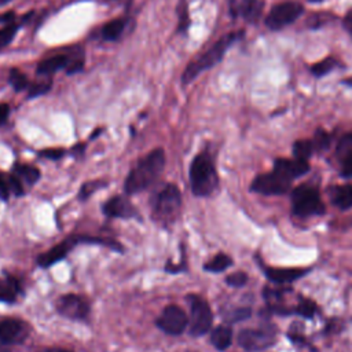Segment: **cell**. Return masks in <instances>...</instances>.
<instances>
[{
  "instance_id": "6da1fadb",
  "label": "cell",
  "mask_w": 352,
  "mask_h": 352,
  "mask_svg": "<svg viewBox=\"0 0 352 352\" xmlns=\"http://www.w3.org/2000/svg\"><path fill=\"white\" fill-rule=\"evenodd\" d=\"M165 166V151L157 147L142 157L131 169L124 184L125 196H134L149 189L161 176Z\"/></svg>"
},
{
  "instance_id": "7a4b0ae2",
  "label": "cell",
  "mask_w": 352,
  "mask_h": 352,
  "mask_svg": "<svg viewBox=\"0 0 352 352\" xmlns=\"http://www.w3.org/2000/svg\"><path fill=\"white\" fill-rule=\"evenodd\" d=\"M242 36H244V32L240 31V32H230V34L225 35L223 38H221L212 47H210L204 54H201L200 57L193 60L186 66L185 72L181 76L182 83L184 84H190L203 72L216 66L225 58V55L229 51V49L233 47V45L236 42H238Z\"/></svg>"
},
{
  "instance_id": "3957f363",
  "label": "cell",
  "mask_w": 352,
  "mask_h": 352,
  "mask_svg": "<svg viewBox=\"0 0 352 352\" xmlns=\"http://www.w3.org/2000/svg\"><path fill=\"white\" fill-rule=\"evenodd\" d=\"M190 186L196 197H210L219 186V176L210 153L197 154L190 165Z\"/></svg>"
},
{
  "instance_id": "277c9868",
  "label": "cell",
  "mask_w": 352,
  "mask_h": 352,
  "mask_svg": "<svg viewBox=\"0 0 352 352\" xmlns=\"http://www.w3.org/2000/svg\"><path fill=\"white\" fill-rule=\"evenodd\" d=\"M182 212V194L178 186L166 185L153 201V219L161 226H172Z\"/></svg>"
},
{
  "instance_id": "5b68a950",
  "label": "cell",
  "mask_w": 352,
  "mask_h": 352,
  "mask_svg": "<svg viewBox=\"0 0 352 352\" xmlns=\"http://www.w3.org/2000/svg\"><path fill=\"white\" fill-rule=\"evenodd\" d=\"M79 244H98V245H105L114 251L123 252V247L118 242L112 241V240H106V238H101V237H91V236H72V237L66 238L65 241L57 244L50 251L39 255L38 264L42 268H49V267L57 264L58 262L64 260L68 256V253Z\"/></svg>"
},
{
  "instance_id": "8992f818",
  "label": "cell",
  "mask_w": 352,
  "mask_h": 352,
  "mask_svg": "<svg viewBox=\"0 0 352 352\" xmlns=\"http://www.w3.org/2000/svg\"><path fill=\"white\" fill-rule=\"evenodd\" d=\"M292 212L297 218L322 216L326 207L315 188L300 185L292 192Z\"/></svg>"
},
{
  "instance_id": "52a82bcc",
  "label": "cell",
  "mask_w": 352,
  "mask_h": 352,
  "mask_svg": "<svg viewBox=\"0 0 352 352\" xmlns=\"http://www.w3.org/2000/svg\"><path fill=\"white\" fill-rule=\"evenodd\" d=\"M188 301L190 305V320H189V333L193 337H201L207 334L214 323V314L201 296L189 294Z\"/></svg>"
},
{
  "instance_id": "ba28073f",
  "label": "cell",
  "mask_w": 352,
  "mask_h": 352,
  "mask_svg": "<svg viewBox=\"0 0 352 352\" xmlns=\"http://www.w3.org/2000/svg\"><path fill=\"white\" fill-rule=\"evenodd\" d=\"M238 345L247 352H260L273 347L277 341V329L271 325L260 329H242L237 337Z\"/></svg>"
},
{
  "instance_id": "9c48e42d",
  "label": "cell",
  "mask_w": 352,
  "mask_h": 352,
  "mask_svg": "<svg viewBox=\"0 0 352 352\" xmlns=\"http://www.w3.org/2000/svg\"><path fill=\"white\" fill-rule=\"evenodd\" d=\"M292 188V181L286 176L273 169L268 173H262L252 181L251 190L263 196H284L289 193Z\"/></svg>"
},
{
  "instance_id": "30bf717a",
  "label": "cell",
  "mask_w": 352,
  "mask_h": 352,
  "mask_svg": "<svg viewBox=\"0 0 352 352\" xmlns=\"http://www.w3.org/2000/svg\"><path fill=\"white\" fill-rule=\"evenodd\" d=\"M304 13L303 5L297 2H284L275 5L264 20V24L271 31H279L285 27L292 25Z\"/></svg>"
},
{
  "instance_id": "8fae6325",
  "label": "cell",
  "mask_w": 352,
  "mask_h": 352,
  "mask_svg": "<svg viewBox=\"0 0 352 352\" xmlns=\"http://www.w3.org/2000/svg\"><path fill=\"white\" fill-rule=\"evenodd\" d=\"M155 325L169 336H181L189 326L188 314L176 304H169L157 318Z\"/></svg>"
},
{
  "instance_id": "7c38bea8",
  "label": "cell",
  "mask_w": 352,
  "mask_h": 352,
  "mask_svg": "<svg viewBox=\"0 0 352 352\" xmlns=\"http://www.w3.org/2000/svg\"><path fill=\"white\" fill-rule=\"evenodd\" d=\"M90 304L86 299L79 294H64L57 301V311L69 319L73 320H83L90 314Z\"/></svg>"
},
{
  "instance_id": "4fadbf2b",
  "label": "cell",
  "mask_w": 352,
  "mask_h": 352,
  "mask_svg": "<svg viewBox=\"0 0 352 352\" xmlns=\"http://www.w3.org/2000/svg\"><path fill=\"white\" fill-rule=\"evenodd\" d=\"M29 334V326L21 319L8 318L0 320V342L5 345L23 344Z\"/></svg>"
},
{
  "instance_id": "5bb4252c",
  "label": "cell",
  "mask_w": 352,
  "mask_h": 352,
  "mask_svg": "<svg viewBox=\"0 0 352 352\" xmlns=\"http://www.w3.org/2000/svg\"><path fill=\"white\" fill-rule=\"evenodd\" d=\"M103 214L110 219H136L138 210L127 199V196H116L103 204Z\"/></svg>"
},
{
  "instance_id": "9a60e30c",
  "label": "cell",
  "mask_w": 352,
  "mask_h": 352,
  "mask_svg": "<svg viewBox=\"0 0 352 352\" xmlns=\"http://www.w3.org/2000/svg\"><path fill=\"white\" fill-rule=\"evenodd\" d=\"M263 274L274 284H290L294 282L304 275H307L311 268H275L260 263Z\"/></svg>"
},
{
  "instance_id": "2e32d148",
  "label": "cell",
  "mask_w": 352,
  "mask_h": 352,
  "mask_svg": "<svg viewBox=\"0 0 352 352\" xmlns=\"http://www.w3.org/2000/svg\"><path fill=\"white\" fill-rule=\"evenodd\" d=\"M274 169L293 182L294 179L301 178V176H304L310 171V164L308 161H303L299 158H277L274 161Z\"/></svg>"
},
{
  "instance_id": "e0dca14e",
  "label": "cell",
  "mask_w": 352,
  "mask_h": 352,
  "mask_svg": "<svg viewBox=\"0 0 352 352\" xmlns=\"http://www.w3.org/2000/svg\"><path fill=\"white\" fill-rule=\"evenodd\" d=\"M72 54H55L51 57L45 58L38 64L36 75L39 77H51L60 71H66L69 66Z\"/></svg>"
},
{
  "instance_id": "ac0fdd59",
  "label": "cell",
  "mask_w": 352,
  "mask_h": 352,
  "mask_svg": "<svg viewBox=\"0 0 352 352\" xmlns=\"http://www.w3.org/2000/svg\"><path fill=\"white\" fill-rule=\"evenodd\" d=\"M23 293V286L18 278L13 275H5L0 278V303L13 304L18 300V296Z\"/></svg>"
},
{
  "instance_id": "d6986e66",
  "label": "cell",
  "mask_w": 352,
  "mask_h": 352,
  "mask_svg": "<svg viewBox=\"0 0 352 352\" xmlns=\"http://www.w3.org/2000/svg\"><path fill=\"white\" fill-rule=\"evenodd\" d=\"M264 6L263 0H241V3L233 10V13H237L249 24H256L262 17Z\"/></svg>"
},
{
  "instance_id": "ffe728a7",
  "label": "cell",
  "mask_w": 352,
  "mask_h": 352,
  "mask_svg": "<svg viewBox=\"0 0 352 352\" xmlns=\"http://www.w3.org/2000/svg\"><path fill=\"white\" fill-rule=\"evenodd\" d=\"M329 197L331 204L340 211L352 208V185H336L329 188Z\"/></svg>"
},
{
  "instance_id": "44dd1931",
  "label": "cell",
  "mask_w": 352,
  "mask_h": 352,
  "mask_svg": "<svg viewBox=\"0 0 352 352\" xmlns=\"http://www.w3.org/2000/svg\"><path fill=\"white\" fill-rule=\"evenodd\" d=\"M17 178L23 182L24 186L32 188L40 179V171L29 164H16L13 166V172Z\"/></svg>"
},
{
  "instance_id": "7402d4cb",
  "label": "cell",
  "mask_w": 352,
  "mask_h": 352,
  "mask_svg": "<svg viewBox=\"0 0 352 352\" xmlns=\"http://www.w3.org/2000/svg\"><path fill=\"white\" fill-rule=\"evenodd\" d=\"M233 341V329L229 325H221L211 333V344L218 351H226Z\"/></svg>"
},
{
  "instance_id": "603a6c76",
  "label": "cell",
  "mask_w": 352,
  "mask_h": 352,
  "mask_svg": "<svg viewBox=\"0 0 352 352\" xmlns=\"http://www.w3.org/2000/svg\"><path fill=\"white\" fill-rule=\"evenodd\" d=\"M127 27V20L125 18H116L109 21L106 25H103L101 31V36L105 42H116L121 38Z\"/></svg>"
},
{
  "instance_id": "cb8c5ba5",
  "label": "cell",
  "mask_w": 352,
  "mask_h": 352,
  "mask_svg": "<svg viewBox=\"0 0 352 352\" xmlns=\"http://www.w3.org/2000/svg\"><path fill=\"white\" fill-rule=\"evenodd\" d=\"M340 61L337 60V58H334V57H327V58H325V60H322V61H319V62H316V64H314L311 68H310V72L315 76V77H323V76H326L327 73H330V72H333L334 69H337V68H340Z\"/></svg>"
},
{
  "instance_id": "d4e9b609",
  "label": "cell",
  "mask_w": 352,
  "mask_h": 352,
  "mask_svg": "<svg viewBox=\"0 0 352 352\" xmlns=\"http://www.w3.org/2000/svg\"><path fill=\"white\" fill-rule=\"evenodd\" d=\"M233 266V259L226 253H218L215 257H212L210 262L204 264V270L208 273H223L229 267Z\"/></svg>"
},
{
  "instance_id": "484cf974",
  "label": "cell",
  "mask_w": 352,
  "mask_h": 352,
  "mask_svg": "<svg viewBox=\"0 0 352 352\" xmlns=\"http://www.w3.org/2000/svg\"><path fill=\"white\" fill-rule=\"evenodd\" d=\"M314 153H315V149H314L312 140L300 139V140H296L293 143V155H294V158H299V160H303V161H308Z\"/></svg>"
},
{
  "instance_id": "4316f807",
  "label": "cell",
  "mask_w": 352,
  "mask_h": 352,
  "mask_svg": "<svg viewBox=\"0 0 352 352\" xmlns=\"http://www.w3.org/2000/svg\"><path fill=\"white\" fill-rule=\"evenodd\" d=\"M336 157L341 162L348 157H352V132L344 134L336 147Z\"/></svg>"
},
{
  "instance_id": "83f0119b",
  "label": "cell",
  "mask_w": 352,
  "mask_h": 352,
  "mask_svg": "<svg viewBox=\"0 0 352 352\" xmlns=\"http://www.w3.org/2000/svg\"><path fill=\"white\" fill-rule=\"evenodd\" d=\"M53 87V81L51 77H40L39 81L31 83L29 88H28V98L34 99L36 97H42L45 94H47Z\"/></svg>"
},
{
  "instance_id": "f1b7e54d",
  "label": "cell",
  "mask_w": 352,
  "mask_h": 352,
  "mask_svg": "<svg viewBox=\"0 0 352 352\" xmlns=\"http://www.w3.org/2000/svg\"><path fill=\"white\" fill-rule=\"evenodd\" d=\"M9 80H10V84L13 86V88L16 91H24V90H28L29 86H31V81L28 80L27 75L24 72H21L20 69L14 68L10 71V76H9Z\"/></svg>"
},
{
  "instance_id": "f546056e",
  "label": "cell",
  "mask_w": 352,
  "mask_h": 352,
  "mask_svg": "<svg viewBox=\"0 0 352 352\" xmlns=\"http://www.w3.org/2000/svg\"><path fill=\"white\" fill-rule=\"evenodd\" d=\"M20 28H21V24H17L16 21L13 24L5 25L2 29H0V49L8 47L14 40Z\"/></svg>"
},
{
  "instance_id": "4dcf8cb0",
  "label": "cell",
  "mask_w": 352,
  "mask_h": 352,
  "mask_svg": "<svg viewBox=\"0 0 352 352\" xmlns=\"http://www.w3.org/2000/svg\"><path fill=\"white\" fill-rule=\"evenodd\" d=\"M311 140H312L315 151H325L330 146L331 136L325 129L319 128V129H316V132H315V135H314V138Z\"/></svg>"
},
{
  "instance_id": "1f68e13d",
  "label": "cell",
  "mask_w": 352,
  "mask_h": 352,
  "mask_svg": "<svg viewBox=\"0 0 352 352\" xmlns=\"http://www.w3.org/2000/svg\"><path fill=\"white\" fill-rule=\"evenodd\" d=\"M106 184L103 181H90V182H86L81 188H80V192H79V200L80 201H86L88 200L95 192H98L99 189L105 188Z\"/></svg>"
},
{
  "instance_id": "d6a6232c",
  "label": "cell",
  "mask_w": 352,
  "mask_h": 352,
  "mask_svg": "<svg viewBox=\"0 0 352 352\" xmlns=\"http://www.w3.org/2000/svg\"><path fill=\"white\" fill-rule=\"evenodd\" d=\"M252 316V310L249 307H241V308H236L230 312H227L225 315L226 320L229 323H237V322H242L245 319H249Z\"/></svg>"
},
{
  "instance_id": "836d02e7",
  "label": "cell",
  "mask_w": 352,
  "mask_h": 352,
  "mask_svg": "<svg viewBox=\"0 0 352 352\" xmlns=\"http://www.w3.org/2000/svg\"><path fill=\"white\" fill-rule=\"evenodd\" d=\"M316 311H318L316 304L314 301L305 300V299H303L301 303L294 308V314L296 315H301V316H304L307 319L312 318L316 314Z\"/></svg>"
},
{
  "instance_id": "e575fe53",
  "label": "cell",
  "mask_w": 352,
  "mask_h": 352,
  "mask_svg": "<svg viewBox=\"0 0 352 352\" xmlns=\"http://www.w3.org/2000/svg\"><path fill=\"white\" fill-rule=\"evenodd\" d=\"M12 194H13V192H12L10 175L0 173V199H2L3 201H8Z\"/></svg>"
},
{
  "instance_id": "d590c367",
  "label": "cell",
  "mask_w": 352,
  "mask_h": 352,
  "mask_svg": "<svg viewBox=\"0 0 352 352\" xmlns=\"http://www.w3.org/2000/svg\"><path fill=\"white\" fill-rule=\"evenodd\" d=\"M226 284L233 288H242L248 284V275L242 271H237L226 277Z\"/></svg>"
},
{
  "instance_id": "8d00e7d4",
  "label": "cell",
  "mask_w": 352,
  "mask_h": 352,
  "mask_svg": "<svg viewBox=\"0 0 352 352\" xmlns=\"http://www.w3.org/2000/svg\"><path fill=\"white\" fill-rule=\"evenodd\" d=\"M190 25L189 20V12L186 0H181V8H179V32H185Z\"/></svg>"
},
{
  "instance_id": "74e56055",
  "label": "cell",
  "mask_w": 352,
  "mask_h": 352,
  "mask_svg": "<svg viewBox=\"0 0 352 352\" xmlns=\"http://www.w3.org/2000/svg\"><path fill=\"white\" fill-rule=\"evenodd\" d=\"M65 154L64 149H46L39 153L40 157H45L47 160H60Z\"/></svg>"
},
{
  "instance_id": "f35d334b",
  "label": "cell",
  "mask_w": 352,
  "mask_h": 352,
  "mask_svg": "<svg viewBox=\"0 0 352 352\" xmlns=\"http://www.w3.org/2000/svg\"><path fill=\"white\" fill-rule=\"evenodd\" d=\"M341 164V176L344 179H352V157L345 158Z\"/></svg>"
},
{
  "instance_id": "ab89813d",
  "label": "cell",
  "mask_w": 352,
  "mask_h": 352,
  "mask_svg": "<svg viewBox=\"0 0 352 352\" xmlns=\"http://www.w3.org/2000/svg\"><path fill=\"white\" fill-rule=\"evenodd\" d=\"M10 105L9 103H0V127L5 125L10 117Z\"/></svg>"
},
{
  "instance_id": "60d3db41",
  "label": "cell",
  "mask_w": 352,
  "mask_h": 352,
  "mask_svg": "<svg viewBox=\"0 0 352 352\" xmlns=\"http://www.w3.org/2000/svg\"><path fill=\"white\" fill-rule=\"evenodd\" d=\"M342 27H344V29L351 35V38H352V10H349V12L345 14V17H344V20H342Z\"/></svg>"
},
{
  "instance_id": "b9f144b4",
  "label": "cell",
  "mask_w": 352,
  "mask_h": 352,
  "mask_svg": "<svg viewBox=\"0 0 352 352\" xmlns=\"http://www.w3.org/2000/svg\"><path fill=\"white\" fill-rule=\"evenodd\" d=\"M16 23V14L13 12H8L5 14H0V24H13Z\"/></svg>"
},
{
  "instance_id": "7bdbcfd3",
  "label": "cell",
  "mask_w": 352,
  "mask_h": 352,
  "mask_svg": "<svg viewBox=\"0 0 352 352\" xmlns=\"http://www.w3.org/2000/svg\"><path fill=\"white\" fill-rule=\"evenodd\" d=\"M38 352H73V351L66 349V348H61V347H47V348H42Z\"/></svg>"
},
{
  "instance_id": "ee69618b",
  "label": "cell",
  "mask_w": 352,
  "mask_h": 352,
  "mask_svg": "<svg viewBox=\"0 0 352 352\" xmlns=\"http://www.w3.org/2000/svg\"><path fill=\"white\" fill-rule=\"evenodd\" d=\"M10 2H13V0H0V6H5L8 3H10Z\"/></svg>"
},
{
  "instance_id": "f6af8a7d",
  "label": "cell",
  "mask_w": 352,
  "mask_h": 352,
  "mask_svg": "<svg viewBox=\"0 0 352 352\" xmlns=\"http://www.w3.org/2000/svg\"><path fill=\"white\" fill-rule=\"evenodd\" d=\"M344 84H348V86H351V87H352V77H349L348 80H345V81H344Z\"/></svg>"
},
{
  "instance_id": "bcb514c9",
  "label": "cell",
  "mask_w": 352,
  "mask_h": 352,
  "mask_svg": "<svg viewBox=\"0 0 352 352\" xmlns=\"http://www.w3.org/2000/svg\"><path fill=\"white\" fill-rule=\"evenodd\" d=\"M0 352H10L6 347H0Z\"/></svg>"
},
{
  "instance_id": "7dc6e473",
  "label": "cell",
  "mask_w": 352,
  "mask_h": 352,
  "mask_svg": "<svg viewBox=\"0 0 352 352\" xmlns=\"http://www.w3.org/2000/svg\"><path fill=\"white\" fill-rule=\"evenodd\" d=\"M310 2H312V3H319V2H323V0H310Z\"/></svg>"
}]
</instances>
